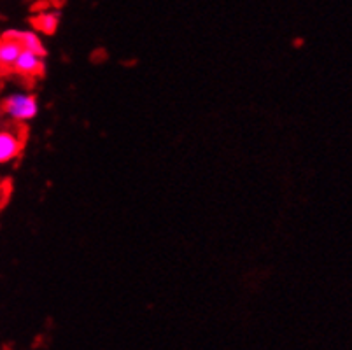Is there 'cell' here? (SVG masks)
<instances>
[{"label": "cell", "mask_w": 352, "mask_h": 350, "mask_svg": "<svg viewBox=\"0 0 352 350\" xmlns=\"http://www.w3.org/2000/svg\"><path fill=\"white\" fill-rule=\"evenodd\" d=\"M21 46L18 41L9 37H0V67L12 69L16 58L20 56Z\"/></svg>", "instance_id": "obj_6"}, {"label": "cell", "mask_w": 352, "mask_h": 350, "mask_svg": "<svg viewBox=\"0 0 352 350\" xmlns=\"http://www.w3.org/2000/svg\"><path fill=\"white\" fill-rule=\"evenodd\" d=\"M32 23L35 25L37 30L43 32L44 35H54L60 27V11H56V9L41 11L39 14L32 19Z\"/></svg>", "instance_id": "obj_5"}, {"label": "cell", "mask_w": 352, "mask_h": 350, "mask_svg": "<svg viewBox=\"0 0 352 350\" xmlns=\"http://www.w3.org/2000/svg\"><path fill=\"white\" fill-rule=\"evenodd\" d=\"M12 70L23 74V76H39L44 72V56L21 50L20 56L16 58L14 65H12Z\"/></svg>", "instance_id": "obj_4"}, {"label": "cell", "mask_w": 352, "mask_h": 350, "mask_svg": "<svg viewBox=\"0 0 352 350\" xmlns=\"http://www.w3.org/2000/svg\"><path fill=\"white\" fill-rule=\"evenodd\" d=\"M2 109L9 120L16 121V123H27L39 116L41 105L37 96L32 93L16 91L6 96Z\"/></svg>", "instance_id": "obj_1"}, {"label": "cell", "mask_w": 352, "mask_h": 350, "mask_svg": "<svg viewBox=\"0 0 352 350\" xmlns=\"http://www.w3.org/2000/svg\"><path fill=\"white\" fill-rule=\"evenodd\" d=\"M23 140L12 130H0V165L12 162L21 154Z\"/></svg>", "instance_id": "obj_3"}, {"label": "cell", "mask_w": 352, "mask_h": 350, "mask_svg": "<svg viewBox=\"0 0 352 350\" xmlns=\"http://www.w3.org/2000/svg\"><path fill=\"white\" fill-rule=\"evenodd\" d=\"M2 37H9L18 41L21 46V50L32 51V53H37L41 56H46V47L44 43L41 41L39 34L35 30H18V28H9L2 34Z\"/></svg>", "instance_id": "obj_2"}]
</instances>
